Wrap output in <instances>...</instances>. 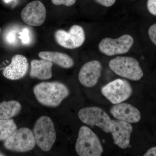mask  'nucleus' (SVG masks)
Segmentation results:
<instances>
[{
    "label": "nucleus",
    "mask_w": 156,
    "mask_h": 156,
    "mask_svg": "<svg viewBox=\"0 0 156 156\" xmlns=\"http://www.w3.org/2000/svg\"><path fill=\"white\" fill-rule=\"evenodd\" d=\"M37 100L44 106L56 107L69 95V89L58 82H42L33 89Z\"/></svg>",
    "instance_id": "f257e3e1"
},
{
    "label": "nucleus",
    "mask_w": 156,
    "mask_h": 156,
    "mask_svg": "<svg viewBox=\"0 0 156 156\" xmlns=\"http://www.w3.org/2000/svg\"><path fill=\"white\" fill-rule=\"evenodd\" d=\"M75 149L80 156H100L104 149L97 135L87 126H82L79 131Z\"/></svg>",
    "instance_id": "f03ea898"
},
{
    "label": "nucleus",
    "mask_w": 156,
    "mask_h": 156,
    "mask_svg": "<svg viewBox=\"0 0 156 156\" xmlns=\"http://www.w3.org/2000/svg\"><path fill=\"white\" fill-rule=\"evenodd\" d=\"M32 132L37 146L44 151H50L56 141V134L50 117L42 116L38 119Z\"/></svg>",
    "instance_id": "7ed1b4c3"
},
{
    "label": "nucleus",
    "mask_w": 156,
    "mask_h": 156,
    "mask_svg": "<svg viewBox=\"0 0 156 156\" xmlns=\"http://www.w3.org/2000/svg\"><path fill=\"white\" fill-rule=\"evenodd\" d=\"M109 66L118 76L131 80H139L144 76L138 61L130 56H117L110 61Z\"/></svg>",
    "instance_id": "20e7f679"
},
{
    "label": "nucleus",
    "mask_w": 156,
    "mask_h": 156,
    "mask_svg": "<svg viewBox=\"0 0 156 156\" xmlns=\"http://www.w3.org/2000/svg\"><path fill=\"white\" fill-rule=\"evenodd\" d=\"M35 144L33 133L27 128L17 129L4 144L5 148L8 150L21 153L31 151Z\"/></svg>",
    "instance_id": "39448f33"
},
{
    "label": "nucleus",
    "mask_w": 156,
    "mask_h": 156,
    "mask_svg": "<svg viewBox=\"0 0 156 156\" xmlns=\"http://www.w3.org/2000/svg\"><path fill=\"white\" fill-rule=\"evenodd\" d=\"M102 95L113 104L122 103L132 95L133 89L126 80L119 79L110 82L101 89Z\"/></svg>",
    "instance_id": "423d86ee"
},
{
    "label": "nucleus",
    "mask_w": 156,
    "mask_h": 156,
    "mask_svg": "<svg viewBox=\"0 0 156 156\" xmlns=\"http://www.w3.org/2000/svg\"><path fill=\"white\" fill-rule=\"evenodd\" d=\"M80 119L89 126H96L106 133L111 132V119L103 110L97 107L81 109L78 113Z\"/></svg>",
    "instance_id": "0eeeda50"
},
{
    "label": "nucleus",
    "mask_w": 156,
    "mask_h": 156,
    "mask_svg": "<svg viewBox=\"0 0 156 156\" xmlns=\"http://www.w3.org/2000/svg\"><path fill=\"white\" fill-rule=\"evenodd\" d=\"M54 38L59 46L68 49H75L83 44L86 39L85 31L80 26L73 25L68 31L58 30L54 33Z\"/></svg>",
    "instance_id": "6e6552de"
},
{
    "label": "nucleus",
    "mask_w": 156,
    "mask_h": 156,
    "mask_svg": "<svg viewBox=\"0 0 156 156\" xmlns=\"http://www.w3.org/2000/svg\"><path fill=\"white\" fill-rule=\"evenodd\" d=\"M134 44V39L130 35L125 34L117 39L106 37L101 41L98 49L108 56L123 54L129 51Z\"/></svg>",
    "instance_id": "1a4fd4ad"
},
{
    "label": "nucleus",
    "mask_w": 156,
    "mask_h": 156,
    "mask_svg": "<svg viewBox=\"0 0 156 156\" xmlns=\"http://www.w3.org/2000/svg\"><path fill=\"white\" fill-rule=\"evenodd\" d=\"M20 15L23 22L27 25L40 26L44 23L46 20V8L40 1H33L23 9Z\"/></svg>",
    "instance_id": "9d476101"
},
{
    "label": "nucleus",
    "mask_w": 156,
    "mask_h": 156,
    "mask_svg": "<svg viewBox=\"0 0 156 156\" xmlns=\"http://www.w3.org/2000/svg\"><path fill=\"white\" fill-rule=\"evenodd\" d=\"M110 130L115 144L122 149L129 147L133 127L130 123L119 120H112Z\"/></svg>",
    "instance_id": "9b49d317"
},
{
    "label": "nucleus",
    "mask_w": 156,
    "mask_h": 156,
    "mask_svg": "<svg viewBox=\"0 0 156 156\" xmlns=\"http://www.w3.org/2000/svg\"><path fill=\"white\" fill-rule=\"evenodd\" d=\"M102 67L98 60L88 62L82 66L79 73V81L84 87L91 88L95 86L101 76Z\"/></svg>",
    "instance_id": "f8f14e48"
},
{
    "label": "nucleus",
    "mask_w": 156,
    "mask_h": 156,
    "mask_svg": "<svg viewBox=\"0 0 156 156\" xmlns=\"http://www.w3.org/2000/svg\"><path fill=\"white\" fill-rule=\"evenodd\" d=\"M29 64L26 57L17 54L11 59V63L5 68L3 76L11 80H17L24 77L28 71Z\"/></svg>",
    "instance_id": "ddd939ff"
},
{
    "label": "nucleus",
    "mask_w": 156,
    "mask_h": 156,
    "mask_svg": "<svg viewBox=\"0 0 156 156\" xmlns=\"http://www.w3.org/2000/svg\"><path fill=\"white\" fill-rule=\"evenodd\" d=\"M110 112L115 119L126 122L136 123L141 119V114L138 109L129 104L120 103L114 104Z\"/></svg>",
    "instance_id": "4468645a"
},
{
    "label": "nucleus",
    "mask_w": 156,
    "mask_h": 156,
    "mask_svg": "<svg viewBox=\"0 0 156 156\" xmlns=\"http://www.w3.org/2000/svg\"><path fill=\"white\" fill-rule=\"evenodd\" d=\"M53 63L44 59H33L31 62L30 76L41 80H47L52 77Z\"/></svg>",
    "instance_id": "2eb2a0df"
},
{
    "label": "nucleus",
    "mask_w": 156,
    "mask_h": 156,
    "mask_svg": "<svg viewBox=\"0 0 156 156\" xmlns=\"http://www.w3.org/2000/svg\"><path fill=\"white\" fill-rule=\"evenodd\" d=\"M40 58L57 65L65 69H69L74 64L73 59L67 54L58 52L42 51L39 53Z\"/></svg>",
    "instance_id": "dca6fc26"
},
{
    "label": "nucleus",
    "mask_w": 156,
    "mask_h": 156,
    "mask_svg": "<svg viewBox=\"0 0 156 156\" xmlns=\"http://www.w3.org/2000/svg\"><path fill=\"white\" fill-rule=\"evenodd\" d=\"M21 105L17 101H4L0 103V119H9L18 115Z\"/></svg>",
    "instance_id": "f3484780"
},
{
    "label": "nucleus",
    "mask_w": 156,
    "mask_h": 156,
    "mask_svg": "<svg viewBox=\"0 0 156 156\" xmlns=\"http://www.w3.org/2000/svg\"><path fill=\"white\" fill-rule=\"evenodd\" d=\"M17 129V125L12 119H0V141H5Z\"/></svg>",
    "instance_id": "a211bd4d"
},
{
    "label": "nucleus",
    "mask_w": 156,
    "mask_h": 156,
    "mask_svg": "<svg viewBox=\"0 0 156 156\" xmlns=\"http://www.w3.org/2000/svg\"><path fill=\"white\" fill-rule=\"evenodd\" d=\"M19 38L23 44L27 45L30 44V37L28 29H23L20 32Z\"/></svg>",
    "instance_id": "6ab92c4d"
},
{
    "label": "nucleus",
    "mask_w": 156,
    "mask_h": 156,
    "mask_svg": "<svg viewBox=\"0 0 156 156\" xmlns=\"http://www.w3.org/2000/svg\"><path fill=\"white\" fill-rule=\"evenodd\" d=\"M148 33L151 41L156 46V23H154L149 27Z\"/></svg>",
    "instance_id": "aec40b11"
},
{
    "label": "nucleus",
    "mask_w": 156,
    "mask_h": 156,
    "mask_svg": "<svg viewBox=\"0 0 156 156\" xmlns=\"http://www.w3.org/2000/svg\"><path fill=\"white\" fill-rule=\"evenodd\" d=\"M76 0H52V3L56 5H63L70 7L74 5Z\"/></svg>",
    "instance_id": "412c9836"
},
{
    "label": "nucleus",
    "mask_w": 156,
    "mask_h": 156,
    "mask_svg": "<svg viewBox=\"0 0 156 156\" xmlns=\"http://www.w3.org/2000/svg\"><path fill=\"white\" fill-rule=\"evenodd\" d=\"M147 7L149 12L156 16V0H147Z\"/></svg>",
    "instance_id": "4be33fe9"
},
{
    "label": "nucleus",
    "mask_w": 156,
    "mask_h": 156,
    "mask_svg": "<svg viewBox=\"0 0 156 156\" xmlns=\"http://www.w3.org/2000/svg\"><path fill=\"white\" fill-rule=\"evenodd\" d=\"M16 34L14 31L9 32L6 36V40L9 44H14L17 41Z\"/></svg>",
    "instance_id": "5701e85b"
},
{
    "label": "nucleus",
    "mask_w": 156,
    "mask_h": 156,
    "mask_svg": "<svg viewBox=\"0 0 156 156\" xmlns=\"http://www.w3.org/2000/svg\"><path fill=\"white\" fill-rule=\"evenodd\" d=\"M99 5L106 7L112 6L115 2L116 0H95Z\"/></svg>",
    "instance_id": "b1692460"
},
{
    "label": "nucleus",
    "mask_w": 156,
    "mask_h": 156,
    "mask_svg": "<svg viewBox=\"0 0 156 156\" xmlns=\"http://www.w3.org/2000/svg\"><path fill=\"white\" fill-rule=\"evenodd\" d=\"M144 156H156V147L151 148L147 151Z\"/></svg>",
    "instance_id": "393cba45"
},
{
    "label": "nucleus",
    "mask_w": 156,
    "mask_h": 156,
    "mask_svg": "<svg viewBox=\"0 0 156 156\" xmlns=\"http://www.w3.org/2000/svg\"><path fill=\"white\" fill-rule=\"evenodd\" d=\"M12 0H4L5 2V3H9V2H11Z\"/></svg>",
    "instance_id": "a878e982"
},
{
    "label": "nucleus",
    "mask_w": 156,
    "mask_h": 156,
    "mask_svg": "<svg viewBox=\"0 0 156 156\" xmlns=\"http://www.w3.org/2000/svg\"><path fill=\"white\" fill-rule=\"evenodd\" d=\"M4 156V155L2 153L0 152V156Z\"/></svg>",
    "instance_id": "bb28decb"
},
{
    "label": "nucleus",
    "mask_w": 156,
    "mask_h": 156,
    "mask_svg": "<svg viewBox=\"0 0 156 156\" xmlns=\"http://www.w3.org/2000/svg\"><path fill=\"white\" fill-rule=\"evenodd\" d=\"M1 28H0V34H1Z\"/></svg>",
    "instance_id": "cd10ccee"
}]
</instances>
